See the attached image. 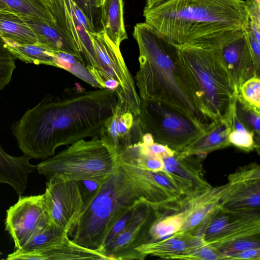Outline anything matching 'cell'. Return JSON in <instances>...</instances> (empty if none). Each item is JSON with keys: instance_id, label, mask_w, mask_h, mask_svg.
Listing matches in <instances>:
<instances>
[{"instance_id": "cell-25", "label": "cell", "mask_w": 260, "mask_h": 260, "mask_svg": "<svg viewBox=\"0 0 260 260\" xmlns=\"http://www.w3.org/2000/svg\"><path fill=\"white\" fill-rule=\"evenodd\" d=\"M0 11H10L20 16L59 25L53 14L40 0H0Z\"/></svg>"}, {"instance_id": "cell-17", "label": "cell", "mask_w": 260, "mask_h": 260, "mask_svg": "<svg viewBox=\"0 0 260 260\" xmlns=\"http://www.w3.org/2000/svg\"><path fill=\"white\" fill-rule=\"evenodd\" d=\"M226 67L239 91L241 86L253 76L260 77V64L252 53L247 34L221 48Z\"/></svg>"}, {"instance_id": "cell-14", "label": "cell", "mask_w": 260, "mask_h": 260, "mask_svg": "<svg viewBox=\"0 0 260 260\" xmlns=\"http://www.w3.org/2000/svg\"><path fill=\"white\" fill-rule=\"evenodd\" d=\"M144 135L138 115L118 103L114 113L104 123L99 138L118 155L140 141Z\"/></svg>"}, {"instance_id": "cell-24", "label": "cell", "mask_w": 260, "mask_h": 260, "mask_svg": "<svg viewBox=\"0 0 260 260\" xmlns=\"http://www.w3.org/2000/svg\"><path fill=\"white\" fill-rule=\"evenodd\" d=\"M185 216L182 206L178 210L158 212L149 229L146 243L165 239L179 232Z\"/></svg>"}, {"instance_id": "cell-44", "label": "cell", "mask_w": 260, "mask_h": 260, "mask_svg": "<svg viewBox=\"0 0 260 260\" xmlns=\"http://www.w3.org/2000/svg\"><path fill=\"white\" fill-rule=\"evenodd\" d=\"M2 254V252H1V251H0V254Z\"/></svg>"}, {"instance_id": "cell-8", "label": "cell", "mask_w": 260, "mask_h": 260, "mask_svg": "<svg viewBox=\"0 0 260 260\" xmlns=\"http://www.w3.org/2000/svg\"><path fill=\"white\" fill-rule=\"evenodd\" d=\"M43 194L49 224L70 237L79 221L85 204L78 181L55 174L46 182Z\"/></svg>"}, {"instance_id": "cell-36", "label": "cell", "mask_w": 260, "mask_h": 260, "mask_svg": "<svg viewBox=\"0 0 260 260\" xmlns=\"http://www.w3.org/2000/svg\"><path fill=\"white\" fill-rule=\"evenodd\" d=\"M104 182L89 180L78 181L84 202L99 189Z\"/></svg>"}, {"instance_id": "cell-4", "label": "cell", "mask_w": 260, "mask_h": 260, "mask_svg": "<svg viewBox=\"0 0 260 260\" xmlns=\"http://www.w3.org/2000/svg\"><path fill=\"white\" fill-rule=\"evenodd\" d=\"M139 50L135 79L141 100L157 102L185 115L205 131L216 121L206 113L195 94L175 47L144 22L134 26Z\"/></svg>"}, {"instance_id": "cell-35", "label": "cell", "mask_w": 260, "mask_h": 260, "mask_svg": "<svg viewBox=\"0 0 260 260\" xmlns=\"http://www.w3.org/2000/svg\"><path fill=\"white\" fill-rule=\"evenodd\" d=\"M40 1L53 14L58 23H60L63 20L65 14L63 0Z\"/></svg>"}, {"instance_id": "cell-22", "label": "cell", "mask_w": 260, "mask_h": 260, "mask_svg": "<svg viewBox=\"0 0 260 260\" xmlns=\"http://www.w3.org/2000/svg\"><path fill=\"white\" fill-rule=\"evenodd\" d=\"M101 7L102 29L120 47L121 42L128 38L124 22L123 0H105Z\"/></svg>"}, {"instance_id": "cell-3", "label": "cell", "mask_w": 260, "mask_h": 260, "mask_svg": "<svg viewBox=\"0 0 260 260\" xmlns=\"http://www.w3.org/2000/svg\"><path fill=\"white\" fill-rule=\"evenodd\" d=\"M145 22L169 43L222 48L250 29L243 0H168L145 7Z\"/></svg>"}, {"instance_id": "cell-13", "label": "cell", "mask_w": 260, "mask_h": 260, "mask_svg": "<svg viewBox=\"0 0 260 260\" xmlns=\"http://www.w3.org/2000/svg\"><path fill=\"white\" fill-rule=\"evenodd\" d=\"M162 159V171L178 187L183 201L194 198L212 187L203 174V160L198 156L175 151L173 155Z\"/></svg>"}, {"instance_id": "cell-5", "label": "cell", "mask_w": 260, "mask_h": 260, "mask_svg": "<svg viewBox=\"0 0 260 260\" xmlns=\"http://www.w3.org/2000/svg\"><path fill=\"white\" fill-rule=\"evenodd\" d=\"M172 45L207 115L214 121L226 119L239 91L226 67L221 48Z\"/></svg>"}, {"instance_id": "cell-15", "label": "cell", "mask_w": 260, "mask_h": 260, "mask_svg": "<svg viewBox=\"0 0 260 260\" xmlns=\"http://www.w3.org/2000/svg\"><path fill=\"white\" fill-rule=\"evenodd\" d=\"M225 186L224 184L212 187L194 198L183 201L185 219L178 233L200 236L211 218L221 208V199Z\"/></svg>"}, {"instance_id": "cell-32", "label": "cell", "mask_w": 260, "mask_h": 260, "mask_svg": "<svg viewBox=\"0 0 260 260\" xmlns=\"http://www.w3.org/2000/svg\"><path fill=\"white\" fill-rule=\"evenodd\" d=\"M229 140L231 145L246 152L256 149L254 135L249 131H232L229 136Z\"/></svg>"}, {"instance_id": "cell-18", "label": "cell", "mask_w": 260, "mask_h": 260, "mask_svg": "<svg viewBox=\"0 0 260 260\" xmlns=\"http://www.w3.org/2000/svg\"><path fill=\"white\" fill-rule=\"evenodd\" d=\"M204 243L201 236L177 233L165 239L143 244L136 250L145 258L151 255L163 259H186L192 251Z\"/></svg>"}, {"instance_id": "cell-2", "label": "cell", "mask_w": 260, "mask_h": 260, "mask_svg": "<svg viewBox=\"0 0 260 260\" xmlns=\"http://www.w3.org/2000/svg\"><path fill=\"white\" fill-rule=\"evenodd\" d=\"M118 161L115 172L85 201L70 236L75 243L103 253L112 227L129 211L144 203L163 211L182 199L180 191L164 171L142 170L123 153L118 155Z\"/></svg>"}, {"instance_id": "cell-9", "label": "cell", "mask_w": 260, "mask_h": 260, "mask_svg": "<svg viewBox=\"0 0 260 260\" xmlns=\"http://www.w3.org/2000/svg\"><path fill=\"white\" fill-rule=\"evenodd\" d=\"M49 224L44 194L21 196L6 211L5 230L19 249Z\"/></svg>"}, {"instance_id": "cell-38", "label": "cell", "mask_w": 260, "mask_h": 260, "mask_svg": "<svg viewBox=\"0 0 260 260\" xmlns=\"http://www.w3.org/2000/svg\"><path fill=\"white\" fill-rule=\"evenodd\" d=\"M144 145L149 152L161 158L173 155L175 151L166 145L156 142H154L150 145Z\"/></svg>"}, {"instance_id": "cell-40", "label": "cell", "mask_w": 260, "mask_h": 260, "mask_svg": "<svg viewBox=\"0 0 260 260\" xmlns=\"http://www.w3.org/2000/svg\"><path fill=\"white\" fill-rule=\"evenodd\" d=\"M259 260L260 248L248 249L231 255L229 260Z\"/></svg>"}, {"instance_id": "cell-28", "label": "cell", "mask_w": 260, "mask_h": 260, "mask_svg": "<svg viewBox=\"0 0 260 260\" xmlns=\"http://www.w3.org/2000/svg\"><path fill=\"white\" fill-rule=\"evenodd\" d=\"M67 236L69 235L66 232L49 224L19 249L32 250L41 248L55 243Z\"/></svg>"}, {"instance_id": "cell-31", "label": "cell", "mask_w": 260, "mask_h": 260, "mask_svg": "<svg viewBox=\"0 0 260 260\" xmlns=\"http://www.w3.org/2000/svg\"><path fill=\"white\" fill-rule=\"evenodd\" d=\"M239 92L246 103L260 112V77L255 76L246 81L240 87Z\"/></svg>"}, {"instance_id": "cell-11", "label": "cell", "mask_w": 260, "mask_h": 260, "mask_svg": "<svg viewBox=\"0 0 260 260\" xmlns=\"http://www.w3.org/2000/svg\"><path fill=\"white\" fill-rule=\"evenodd\" d=\"M221 209L235 212H259L260 167L251 162L239 167L228 177Z\"/></svg>"}, {"instance_id": "cell-41", "label": "cell", "mask_w": 260, "mask_h": 260, "mask_svg": "<svg viewBox=\"0 0 260 260\" xmlns=\"http://www.w3.org/2000/svg\"><path fill=\"white\" fill-rule=\"evenodd\" d=\"M247 37L254 59L260 64V43L257 42L250 29L247 33Z\"/></svg>"}, {"instance_id": "cell-27", "label": "cell", "mask_w": 260, "mask_h": 260, "mask_svg": "<svg viewBox=\"0 0 260 260\" xmlns=\"http://www.w3.org/2000/svg\"><path fill=\"white\" fill-rule=\"evenodd\" d=\"M236 113L248 131L254 135L256 149L259 151V112L246 103L241 96L240 92L238 94L235 103Z\"/></svg>"}, {"instance_id": "cell-6", "label": "cell", "mask_w": 260, "mask_h": 260, "mask_svg": "<svg viewBox=\"0 0 260 260\" xmlns=\"http://www.w3.org/2000/svg\"><path fill=\"white\" fill-rule=\"evenodd\" d=\"M36 166L48 180L55 174L69 179L104 182L115 172L118 155L99 137L78 140Z\"/></svg>"}, {"instance_id": "cell-34", "label": "cell", "mask_w": 260, "mask_h": 260, "mask_svg": "<svg viewBox=\"0 0 260 260\" xmlns=\"http://www.w3.org/2000/svg\"><path fill=\"white\" fill-rule=\"evenodd\" d=\"M137 207H136L132 210L129 211L114 224L110 233L108 235V236L106 240L104 249L126 226V225L128 224L131 219H132L135 210Z\"/></svg>"}, {"instance_id": "cell-19", "label": "cell", "mask_w": 260, "mask_h": 260, "mask_svg": "<svg viewBox=\"0 0 260 260\" xmlns=\"http://www.w3.org/2000/svg\"><path fill=\"white\" fill-rule=\"evenodd\" d=\"M20 16L34 32L38 44L55 52H63L72 54L85 62L74 39L60 26L52 25L33 18Z\"/></svg>"}, {"instance_id": "cell-33", "label": "cell", "mask_w": 260, "mask_h": 260, "mask_svg": "<svg viewBox=\"0 0 260 260\" xmlns=\"http://www.w3.org/2000/svg\"><path fill=\"white\" fill-rule=\"evenodd\" d=\"M186 259H225V256L212 246L204 243L192 251L187 257Z\"/></svg>"}, {"instance_id": "cell-37", "label": "cell", "mask_w": 260, "mask_h": 260, "mask_svg": "<svg viewBox=\"0 0 260 260\" xmlns=\"http://www.w3.org/2000/svg\"><path fill=\"white\" fill-rule=\"evenodd\" d=\"M71 7L74 16L83 25L88 32L96 31V30L93 29L90 25L83 11L74 0H71Z\"/></svg>"}, {"instance_id": "cell-21", "label": "cell", "mask_w": 260, "mask_h": 260, "mask_svg": "<svg viewBox=\"0 0 260 260\" xmlns=\"http://www.w3.org/2000/svg\"><path fill=\"white\" fill-rule=\"evenodd\" d=\"M231 132V128L226 120H218L197 140L181 151L186 154L198 156L203 160L208 153L231 145L229 140Z\"/></svg>"}, {"instance_id": "cell-30", "label": "cell", "mask_w": 260, "mask_h": 260, "mask_svg": "<svg viewBox=\"0 0 260 260\" xmlns=\"http://www.w3.org/2000/svg\"><path fill=\"white\" fill-rule=\"evenodd\" d=\"M212 246L222 253L225 256V259L229 260L231 255L252 248H260V236L243 238Z\"/></svg>"}, {"instance_id": "cell-20", "label": "cell", "mask_w": 260, "mask_h": 260, "mask_svg": "<svg viewBox=\"0 0 260 260\" xmlns=\"http://www.w3.org/2000/svg\"><path fill=\"white\" fill-rule=\"evenodd\" d=\"M30 157L23 154L14 156L7 153L0 144V183L12 187L19 195L25 191L29 175L36 169L29 162Z\"/></svg>"}, {"instance_id": "cell-12", "label": "cell", "mask_w": 260, "mask_h": 260, "mask_svg": "<svg viewBox=\"0 0 260 260\" xmlns=\"http://www.w3.org/2000/svg\"><path fill=\"white\" fill-rule=\"evenodd\" d=\"M157 213L148 204L137 207L126 226L105 248L108 260L144 259L136 249L147 241L149 229Z\"/></svg>"}, {"instance_id": "cell-39", "label": "cell", "mask_w": 260, "mask_h": 260, "mask_svg": "<svg viewBox=\"0 0 260 260\" xmlns=\"http://www.w3.org/2000/svg\"><path fill=\"white\" fill-rule=\"evenodd\" d=\"M249 21L260 24V2L256 0L245 1Z\"/></svg>"}, {"instance_id": "cell-43", "label": "cell", "mask_w": 260, "mask_h": 260, "mask_svg": "<svg viewBox=\"0 0 260 260\" xmlns=\"http://www.w3.org/2000/svg\"><path fill=\"white\" fill-rule=\"evenodd\" d=\"M105 0H95V7L96 8H99L100 7H101L104 2Z\"/></svg>"}, {"instance_id": "cell-16", "label": "cell", "mask_w": 260, "mask_h": 260, "mask_svg": "<svg viewBox=\"0 0 260 260\" xmlns=\"http://www.w3.org/2000/svg\"><path fill=\"white\" fill-rule=\"evenodd\" d=\"M8 260H108L106 255L99 250L84 247L74 242L69 236L49 246L41 248L24 250L16 249L8 255Z\"/></svg>"}, {"instance_id": "cell-42", "label": "cell", "mask_w": 260, "mask_h": 260, "mask_svg": "<svg viewBox=\"0 0 260 260\" xmlns=\"http://www.w3.org/2000/svg\"><path fill=\"white\" fill-rule=\"evenodd\" d=\"M168 0H147L146 7L152 8L165 3Z\"/></svg>"}, {"instance_id": "cell-10", "label": "cell", "mask_w": 260, "mask_h": 260, "mask_svg": "<svg viewBox=\"0 0 260 260\" xmlns=\"http://www.w3.org/2000/svg\"><path fill=\"white\" fill-rule=\"evenodd\" d=\"M200 236L206 244L212 246L260 236L259 212H235L221 208Z\"/></svg>"}, {"instance_id": "cell-29", "label": "cell", "mask_w": 260, "mask_h": 260, "mask_svg": "<svg viewBox=\"0 0 260 260\" xmlns=\"http://www.w3.org/2000/svg\"><path fill=\"white\" fill-rule=\"evenodd\" d=\"M16 59L7 43L0 36V90L11 81L13 72L16 68Z\"/></svg>"}, {"instance_id": "cell-7", "label": "cell", "mask_w": 260, "mask_h": 260, "mask_svg": "<svg viewBox=\"0 0 260 260\" xmlns=\"http://www.w3.org/2000/svg\"><path fill=\"white\" fill-rule=\"evenodd\" d=\"M144 133L155 142L181 151L206 131L185 115L157 102L141 99L138 115Z\"/></svg>"}, {"instance_id": "cell-1", "label": "cell", "mask_w": 260, "mask_h": 260, "mask_svg": "<svg viewBox=\"0 0 260 260\" xmlns=\"http://www.w3.org/2000/svg\"><path fill=\"white\" fill-rule=\"evenodd\" d=\"M117 104V94L111 89L66 88L57 94L45 95L13 122L11 130L24 155L47 158L60 146L99 137Z\"/></svg>"}, {"instance_id": "cell-26", "label": "cell", "mask_w": 260, "mask_h": 260, "mask_svg": "<svg viewBox=\"0 0 260 260\" xmlns=\"http://www.w3.org/2000/svg\"><path fill=\"white\" fill-rule=\"evenodd\" d=\"M7 44L16 58L22 61L35 64H43L56 67V52L38 43L28 45Z\"/></svg>"}, {"instance_id": "cell-23", "label": "cell", "mask_w": 260, "mask_h": 260, "mask_svg": "<svg viewBox=\"0 0 260 260\" xmlns=\"http://www.w3.org/2000/svg\"><path fill=\"white\" fill-rule=\"evenodd\" d=\"M0 36L9 43L18 45L37 43L34 32L21 17L8 11H0Z\"/></svg>"}]
</instances>
